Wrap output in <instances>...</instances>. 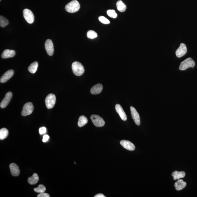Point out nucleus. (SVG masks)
<instances>
[{
    "mask_svg": "<svg viewBox=\"0 0 197 197\" xmlns=\"http://www.w3.org/2000/svg\"><path fill=\"white\" fill-rule=\"evenodd\" d=\"M80 5L76 0H73L67 4L65 7V10L69 13H75L80 9Z\"/></svg>",
    "mask_w": 197,
    "mask_h": 197,
    "instance_id": "obj_1",
    "label": "nucleus"
},
{
    "mask_svg": "<svg viewBox=\"0 0 197 197\" xmlns=\"http://www.w3.org/2000/svg\"><path fill=\"white\" fill-rule=\"evenodd\" d=\"M72 68L74 74L77 76H80L84 73V67L81 63L79 62H74L72 65Z\"/></svg>",
    "mask_w": 197,
    "mask_h": 197,
    "instance_id": "obj_2",
    "label": "nucleus"
},
{
    "mask_svg": "<svg viewBox=\"0 0 197 197\" xmlns=\"http://www.w3.org/2000/svg\"><path fill=\"white\" fill-rule=\"evenodd\" d=\"M194 61L190 57L182 62L179 67V69L181 71H184L187 69L193 67L195 66Z\"/></svg>",
    "mask_w": 197,
    "mask_h": 197,
    "instance_id": "obj_3",
    "label": "nucleus"
},
{
    "mask_svg": "<svg viewBox=\"0 0 197 197\" xmlns=\"http://www.w3.org/2000/svg\"><path fill=\"white\" fill-rule=\"evenodd\" d=\"M56 102V97L53 94H49L45 98L46 106L48 109L53 108Z\"/></svg>",
    "mask_w": 197,
    "mask_h": 197,
    "instance_id": "obj_4",
    "label": "nucleus"
},
{
    "mask_svg": "<svg viewBox=\"0 0 197 197\" xmlns=\"http://www.w3.org/2000/svg\"><path fill=\"white\" fill-rule=\"evenodd\" d=\"M92 121L95 126L101 127L104 126L105 122L102 117L96 115H92L91 117Z\"/></svg>",
    "mask_w": 197,
    "mask_h": 197,
    "instance_id": "obj_5",
    "label": "nucleus"
},
{
    "mask_svg": "<svg viewBox=\"0 0 197 197\" xmlns=\"http://www.w3.org/2000/svg\"><path fill=\"white\" fill-rule=\"evenodd\" d=\"M33 104L31 102H28L24 105L21 112L22 115L26 116L30 115L33 112Z\"/></svg>",
    "mask_w": 197,
    "mask_h": 197,
    "instance_id": "obj_6",
    "label": "nucleus"
},
{
    "mask_svg": "<svg viewBox=\"0 0 197 197\" xmlns=\"http://www.w3.org/2000/svg\"><path fill=\"white\" fill-rule=\"evenodd\" d=\"M23 16L26 21L28 23H33L34 20V16L31 10L28 9H24L23 11Z\"/></svg>",
    "mask_w": 197,
    "mask_h": 197,
    "instance_id": "obj_7",
    "label": "nucleus"
},
{
    "mask_svg": "<svg viewBox=\"0 0 197 197\" xmlns=\"http://www.w3.org/2000/svg\"><path fill=\"white\" fill-rule=\"evenodd\" d=\"M130 109L132 118L133 119L136 125L139 126L141 124L139 114L137 112L136 109L133 107L131 106Z\"/></svg>",
    "mask_w": 197,
    "mask_h": 197,
    "instance_id": "obj_8",
    "label": "nucleus"
},
{
    "mask_svg": "<svg viewBox=\"0 0 197 197\" xmlns=\"http://www.w3.org/2000/svg\"><path fill=\"white\" fill-rule=\"evenodd\" d=\"M45 48L48 54L50 56H52L54 53V46L52 40L48 39L45 43Z\"/></svg>",
    "mask_w": 197,
    "mask_h": 197,
    "instance_id": "obj_9",
    "label": "nucleus"
},
{
    "mask_svg": "<svg viewBox=\"0 0 197 197\" xmlns=\"http://www.w3.org/2000/svg\"><path fill=\"white\" fill-rule=\"evenodd\" d=\"M187 51V48L186 45L184 43H181L180 45V47L176 51V56L178 58L181 57L186 54Z\"/></svg>",
    "mask_w": 197,
    "mask_h": 197,
    "instance_id": "obj_10",
    "label": "nucleus"
},
{
    "mask_svg": "<svg viewBox=\"0 0 197 197\" xmlns=\"http://www.w3.org/2000/svg\"><path fill=\"white\" fill-rule=\"evenodd\" d=\"M12 96H13V94L10 92H9L7 93L5 98L1 102V104H0V106H1V108L4 109L6 107L11 100Z\"/></svg>",
    "mask_w": 197,
    "mask_h": 197,
    "instance_id": "obj_11",
    "label": "nucleus"
},
{
    "mask_svg": "<svg viewBox=\"0 0 197 197\" xmlns=\"http://www.w3.org/2000/svg\"><path fill=\"white\" fill-rule=\"evenodd\" d=\"M14 74V71L13 70L10 69L7 71L1 77L0 79L1 83H5L9 80L13 76Z\"/></svg>",
    "mask_w": 197,
    "mask_h": 197,
    "instance_id": "obj_12",
    "label": "nucleus"
},
{
    "mask_svg": "<svg viewBox=\"0 0 197 197\" xmlns=\"http://www.w3.org/2000/svg\"><path fill=\"white\" fill-rule=\"evenodd\" d=\"M120 144L124 148L128 150L133 151L135 149V146L134 144L128 140H122L120 142Z\"/></svg>",
    "mask_w": 197,
    "mask_h": 197,
    "instance_id": "obj_13",
    "label": "nucleus"
},
{
    "mask_svg": "<svg viewBox=\"0 0 197 197\" xmlns=\"http://www.w3.org/2000/svg\"><path fill=\"white\" fill-rule=\"evenodd\" d=\"M115 108L116 111L119 115L121 119L124 121H126L127 119V117L122 106L119 104H117L116 105Z\"/></svg>",
    "mask_w": 197,
    "mask_h": 197,
    "instance_id": "obj_14",
    "label": "nucleus"
},
{
    "mask_svg": "<svg viewBox=\"0 0 197 197\" xmlns=\"http://www.w3.org/2000/svg\"><path fill=\"white\" fill-rule=\"evenodd\" d=\"M10 171L12 176H18L20 174V170L18 166L15 163H11L9 165Z\"/></svg>",
    "mask_w": 197,
    "mask_h": 197,
    "instance_id": "obj_15",
    "label": "nucleus"
},
{
    "mask_svg": "<svg viewBox=\"0 0 197 197\" xmlns=\"http://www.w3.org/2000/svg\"><path fill=\"white\" fill-rule=\"evenodd\" d=\"M16 55V52L14 50L10 49H6L3 51L1 55L3 59L13 57Z\"/></svg>",
    "mask_w": 197,
    "mask_h": 197,
    "instance_id": "obj_16",
    "label": "nucleus"
},
{
    "mask_svg": "<svg viewBox=\"0 0 197 197\" xmlns=\"http://www.w3.org/2000/svg\"><path fill=\"white\" fill-rule=\"evenodd\" d=\"M103 87L101 84H98L93 86L91 90V92L93 95H97L102 91Z\"/></svg>",
    "mask_w": 197,
    "mask_h": 197,
    "instance_id": "obj_17",
    "label": "nucleus"
},
{
    "mask_svg": "<svg viewBox=\"0 0 197 197\" xmlns=\"http://www.w3.org/2000/svg\"><path fill=\"white\" fill-rule=\"evenodd\" d=\"M187 185V183L186 182L183 181L181 179L178 180L175 184V188L177 191H180L181 190H183Z\"/></svg>",
    "mask_w": 197,
    "mask_h": 197,
    "instance_id": "obj_18",
    "label": "nucleus"
},
{
    "mask_svg": "<svg viewBox=\"0 0 197 197\" xmlns=\"http://www.w3.org/2000/svg\"><path fill=\"white\" fill-rule=\"evenodd\" d=\"M185 175V173L183 171L179 172L178 171H175L172 174V176L173 177L174 180H179L181 178L184 177Z\"/></svg>",
    "mask_w": 197,
    "mask_h": 197,
    "instance_id": "obj_19",
    "label": "nucleus"
},
{
    "mask_svg": "<svg viewBox=\"0 0 197 197\" xmlns=\"http://www.w3.org/2000/svg\"><path fill=\"white\" fill-rule=\"evenodd\" d=\"M39 179L38 175L37 173H34L33 174V176L28 178V182L29 184L34 185L38 183Z\"/></svg>",
    "mask_w": 197,
    "mask_h": 197,
    "instance_id": "obj_20",
    "label": "nucleus"
},
{
    "mask_svg": "<svg viewBox=\"0 0 197 197\" xmlns=\"http://www.w3.org/2000/svg\"><path fill=\"white\" fill-rule=\"evenodd\" d=\"M117 7L118 10L121 12H125L127 9L126 5L121 0L117 2Z\"/></svg>",
    "mask_w": 197,
    "mask_h": 197,
    "instance_id": "obj_21",
    "label": "nucleus"
},
{
    "mask_svg": "<svg viewBox=\"0 0 197 197\" xmlns=\"http://www.w3.org/2000/svg\"><path fill=\"white\" fill-rule=\"evenodd\" d=\"M88 121L87 118L84 115L81 116L79 117L78 122V125L79 127H82L87 123Z\"/></svg>",
    "mask_w": 197,
    "mask_h": 197,
    "instance_id": "obj_22",
    "label": "nucleus"
},
{
    "mask_svg": "<svg viewBox=\"0 0 197 197\" xmlns=\"http://www.w3.org/2000/svg\"><path fill=\"white\" fill-rule=\"evenodd\" d=\"M38 63L37 61H35L32 63L28 68V71L32 74H34L37 71L38 67Z\"/></svg>",
    "mask_w": 197,
    "mask_h": 197,
    "instance_id": "obj_23",
    "label": "nucleus"
},
{
    "mask_svg": "<svg viewBox=\"0 0 197 197\" xmlns=\"http://www.w3.org/2000/svg\"><path fill=\"white\" fill-rule=\"evenodd\" d=\"M9 131L6 128H3L0 130V139L3 140L7 137Z\"/></svg>",
    "mask_w": 197,
    "mask_h": 197,
    "instance_id": "obj_24",
    "label": "nucleus"
},
{
    "mask_svg": "<svg viewBox=\"0 0 197 197\" xmlns=\"http://www.w3.org/2000/svg\"><path fill=\"white\" fill-rule=\"evenodd\" d=\"M9 24V21L6 18L3 16L0 17V26L1 27L4 28Z\"/></svg>",
    "mask_w": 197,
    "mask_h": 197,
    "instance_id": "obj_25",
    "label": "nucleus"
},
{
    "mask_svg": "<svg viewBox=\"0 0 197 197\" xmlns=\"http://www.w3.org/2000/svg\"><path fill=\"white\" fill-rule=\"evenodd\" d=\"M35 192L38 193H41L44 192L46 190V188L45 186H44L43 185L40 184L38 186V187L35 188L34 189Z\"/></svg>",
    "mask_w": 197,
    "mask_h": 197,
    "instance_id": "obj_26",
    "label": "nucleus"
},
{
    "mask_svg": "<svg viewBox=\"0 0 197 197\" xmlns=\"http://www.w3.org/2000/svg\"><path fill=\"white\" fill-rule=\"evenodd\" d=\"M97 36H98V34L95 31L90 30L87 32V37L89 38L94 39L97 37Z\"/></svg>",
    "mask_w": 197,
    "mask_h": 197,
    "instance_id": "obj_27",
    "label": "nucleus"
},
{
    "mask_svg": "<svg viewBox=\"0 0 197 197\" xmlns=\"http://www.w3.org/2000/svg\"><path fill=\"white\" fill-rule=\"evenodd\" d=\"M108 16L112 18H116L117 17V14L114 10H109L107 12Z\"/></svg>",
    "mask_w": 197,
    "mask_h": 197,
    "instance_id": "obj_28",
    "label": "nucleus"
},
{
    "mask_svg": "<svg viewBox=\"0 0 197 197\" xmlns=\"http://www.w3.org/2000/svg\"><path fill=\"white\" fill-rule=\"evenodd\" d=\"M98 20L102 23L105 24H108L110 23L109 20L103 16H100L98 18Z\"/></svg>",
    "mask_w": 197,
    "mask_h": 197,
    "instance_id": "obj_29",
    "label": "nucleus"
},
{
    "mask_svg": "<svg viewBox=\"0 0 197 197\" xmlns=\"http://www.w3.org/2000/svg\"><path fill=\"white\" fill-rule=\"evenodd\" d=\"M39 133H40V134L42 135L46 133V128L45 127H43L40 128V129H39Z\"/></svg>",
    "mask_w": 197,
    "mask_h": 197,
    "instance_id": "obj_30",
    "label": "nucleus"
},
{
    "mask_svg": "<svg viewBox=\"0 0 197 197\" xmlns=\"http://www.w3.org/2000/svg\"><path fill=\"white\" fill-rule=\"evenodd\" d=\"M38 197H49L50 195L49 194L46 193L42 192L41 193H40L37 195Z\"/></svg>",
    "mask_w": 197,
    "mask_h": 197,
    "instance_id": "obj_31",
    "label": "nucleus"
},
{
    "mask_svg": "<svg viewBox=\"0 0 197 197\" xmlns=\"http://www.w3.org/2000/svg\"><path fill=\"white\" fill-rule=\"evenodd\" d=\"M49 136L48 135L46 134L43 136V142H46L48 141L49 140Z\"/></svg>",
    "mask_w": 197,
    "mask_h": 197,
    "instance_id": "obj_32",
    "label": "nucleus"
},
{
    "mask_svg": "<svg viewBox=\"0 0 197 197\" xmlns=\"http://www.w3.org/2000/svg\"><path fill=\"white\" fill-rule=\"evenodd\" d=\"M94 197H105V196L102 194H98L95 195Z\"/></svg>",
    "mask_w": 197,
    "mask_h": 197,
    "instance_id": "obj_33",
    "label": "nucleus"
},
{
    "mask_svg": "<svg viewBox=\"0 0 197 197\" xmlns=\"http://www.w3.org/2000/svg\"></svg>",
    "mask_w": 197,
    "mask_h": 197,
    "instance_id": "obj_34",
    "label": "nucleus"
}]
</instances>
